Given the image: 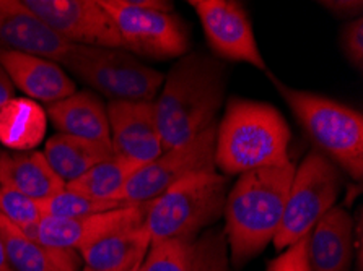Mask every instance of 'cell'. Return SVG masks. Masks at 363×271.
I'll use <instances>...</instances> for the list:
<instances>
[{
  "label": "cell",
  "mask_w": 363,
  "mask_h": 271,
  "mask_svg": "<svg viewBox=\"0 0 363 271\" xmlns=\"http://www.w3.org/2000/svg\"><path fill=\"white\" fill-rule=\"evenodd\" d=\"M227 91L222 60L188 52L176 62L153 101L163 149L183 146L216 125Z\"/></svg>",
  "instance_id": "cell-1"
},
{
  "label": "cell",
  "mask_w": 363,
  "mask_h": 271,
  "mask_svg": "<svg viewBox=\"0 0 363 271\" xmlns=\"http://www.w3.org/2000/svg\"><path fill=\"white\" fill-rule=\"evenodd\" d=\"M295 169L290 161L247 171L227 193L223 232L235 267H243L272 242L282 223Z\"/></svg>",
  "instance_id": "cell-2"
},
{
  "label": "cell",
  "mask_w": 363,
  "mask_h": 271,
  "mask_svg": "<svg viewBox=\"0 0 363 271\" xmlns=\"http://www.w3.org/2000/svg\"><path fill=\"white\" fill-rule=\"evenodd\" d=\"M290 127L272 104L232 98L217 125L213 164L227 175L290 163Z\"/></svg>",
  "instance_id": "cell-3"
},
{
  "label": "cell",
  "mask_w": 363,
  "mask_h": 271,
  "mask_svg": "<svg viewBox=\"0 0 363 271\" xmlns=\"http://www.w3.org/2000/svg\"><path fill=\"white\" fill-rule=\"evenodd\" d=\"M298 124L318 151L342 168L354 180L363 177V115L360 110L316 93L295 90L269 74Z\"/></svg>",
  "instance_id": "cell-4"
},
{
  "label": "cell",
  "mask_w": 363,
  "mask_h": 271,
  "mask_svg": "<svg viewBox=\"0 0 363 271\" xmlns=\"http://www.w3.org/2000/svg\"><path fill=\"white\" fill-rule=\"evenodd\" d=\"M228 177L216 169L194 173L147 204L145 228L150 242L189 239L223 214ZM150 244V246H152Z\"/></svg>",
  "instance_id": "cell-5"
},
{
  "label": "cell",
  "mask_w": 363,
  "mask_h": 271,
  "mask_svg": "<svg viewBox=\"0 0 363 271\" xmlns=\"http://www.w3.org/2000/svg\"><path fill=\"white\" fill-rule=\"evenodd\" d=\"M59 65L109 101H155L164 75L123 49L72 44Z\"/></svg>",
  "instance_id": "cell-6"
},
{
  "label": "cell",
  "mask_w": 363,
  "mask_h": 271,
  "mask_svg": "<svg viewBox=\"0 0 363 271\" xmlns=\"http://www.w3.org/2000/svg\"><path fill=\"white\" fill-rule=\"evenodd\" d=\"M342 175L339 168L318 149H313L295 169L285 203L284 218L274 236L279 252L303 239L339 198Z\"/></svg>",
  "instance_id": "cell-7"
},
{
  "label": "cell",
  "mask_w": 363,
  "mask_h": 271,
  "mask_svg": "<svg viewBox=\"0 0 363 271\" xmlns=\"http://www.w3.org/2000/svg\"><path fill=\"white\" fill-rule=\"evenodd\" d=\"M116 25L125 51L142 57L168 60L189 52V30L173 12L147 8L134 0H100Z\"/></svg>",
  "instance_id": "cell-8"
},
{
  "label": "cell",
  "mask_w": 363,
  "mask_h": 271,
  "mask_svg": "<svg viewBox=\"0 0 363 271\" xmlns=\"http://www.w3.org/2000/svg\"><path fill=\"white\" fill-rule=\"evenodd\" d=\"M216 134L217 125H213L183 146L164 149L160 156L142 166L130 177L124 189L118 193L116 202L123 204L150 203L184 177L216 169Z\"/></svg>",
  "instance_id": "cell-9"
},
{
  "label": "cell",
  "mask_w": 363,
  "mask_h": 271,
  "mask_svg": "<svg viewBox=\"0 0 363 271\" xmlns=\"http://www.w3.org/2000/svg\"><path fill=\"white\" fill-rule=\"evenodd\" d=\"M199 18L208 46L220 59L247 64L267 74L250 15L236 0H189Z\"/></svg>",
  "instance_id": "cell-10"
},
{
  "label": "cell",
  "mask_w": 363,
  "mask_h": 271,
  "mask_svg": "<svg viewBox=\"0 0 363 271\" xmlns=\"http://www.w3.org/2000/svg\"><path fill=\"white\" fill-rule=\"evenodd\" d=\"M64 41L77 46L123 49L124 42L100 0H23Z\"/></svg>",
  "instance_id": "cell-11"
},
{
  "label": "cell",
  "mask_w": 363,
  "mask_h": 271,
  "mask_svg": "<svg viewBox=\"0 0 363 271\" xmlns=\"http://www.w3.org/2000/svg\"><path fill=\"white\" fill-rule=\"evenodd\" d=\"M147 204H125L82 218H43L26 232L43 246L80 252L104 236L144 224Z\"/></svg>",
  "instance_id": "cell-12"
},
{
  "label": "cell",
  "mask_w": 363,
  "mask_h": 271,
  "mask_svg": "<svg viewBox=\"0 0 363 271\" xmlns=\"http://www.w3.org/2000/svg\"><path fill=\"white\" fill-rule=\"evenodd\" d=\"M106 110L116 156L144 166L164 151L152 101H109Z\"/></svg>",
  "instance_id": "cell-13"
},
{
  "label": "cell",
  "mask_w": 363,
  "mask_h": 271,
  "mask_svg": "<svg viewBox=\"0 0 363 271\" xmlns=\"http://www.w3.org/2000/svg\"><path fill=\"white\" fill-rule=\"evenodd\" d=\"M72 44L64 41L20 0H0V49L60 62Z\"/></svg>",
  "instance_id": "cell-14"
},
{
  "label": "cell",
  "mask_w": 363,
  "mask_h": 271,
  "mask_svg": "<svg viewBox=\"0 0 363 271\" xmlns=\"http://www.w3.org/2000/svg\"><path fill=\"white\" fill-rule=\"evenodd\" d=\"M0 65L13 88H18L36 103L41 101L49 106L77 91L75 81L62 65L40 55L0 49Z\"/></svg>",
  "instance_id": "cell-15"
},
{
  "label": "cell",
  "mask_w": 363,
  "mask_h": 271,
  "mask_svg": "<svg viewBox=\"0 0 363 271\" xmlns=\"http://www.w3.org/2000/svg\"><path fill=\"white\" fill-rule=\"evenodd\" d=\"M355 221L344 207H333L308 236L311 271H352L355 255Z\"/></svg>",
  "instance_id": "cell-16"
},
{
  "label": "cell",
  "mask_w": 363,
  "mask_h": 271,
  "mask_svg": "<svg viewBox=\"0 0 363 271\" xmlns=\"http://www.w3.org/2000/svg\"><path fill=\"white\" fill-rule=\"evenodd\" d=\"M0 244L15 271H80L84 267L79 252L40 244L2 213Z\"/></svg>",
  "instance_id": "cell-17"
},
{
  "label": "cell",
  "mask_w": 363,
  "mask_h": 271,
  "mask_svg": "<svg viewBox=\"0 0 363 271\" xmlns=\"http://www.w3.org/2000/svg\"><path fill=\"white\" fill-rule=\"evenodd\" d=\"M46 114L59 134L111 146L108 110L95 93L75 91L62 101L49 104Z\"/></svg>",
  "instance_id": "cell-18"
},
{
  "label": "cell",
  "mask_w": 363,
  "mask_h": 271,
  "mask_svg": "<svg viewBox=\"0 0 363 271\" xmlns=\"http://www.w3.org/2000/svg\"><path fill=\"white\" fill-rule=\"evenodd\" d=\"M0 185L18 190L35 200H48L65 189L43 151H4L0 159Z\"/></svg>",
  "instance_id": "cell-19"
},
{
  "label": "cell",
  "mask_w": 363,
  "mask_h": 271,
  "mask_svg": "<svg viewBox=\"0 0 363 271\" xmlns=\"http://www.w3.org/2000/svg\"><path fill=\"white\" fill-rule=\"evenodd\" d=\"M150 234L145 223L104 236L79 252L84 267L95 271H129L145 258L150 247Z\"/></svg>",
  "instance_id": "cell-20"
},
{
  "label": "cell",
  "mask_w": 363,
  "mask_h": 271,
  "mask_svg": "<svg viewBox=\"0 0 363 271\" xmlns=\"http://www.w3.org/2000/svg\"><path fill=\"white\" fill-rule=\"evenodd\" d=\"M48 114L30 98H10L0 106V145L9 151H33L41 145Z\"/></svg>",
  "instance_id": "cell-21"
},
{
  "label": "cell",
  "mask_w": 363,
  "mask_h": 271,
  "mask_svg": "<svg viewBox=\"0 0 363 271\" xmlns=\"http://www.w3.org/2000/svg\"><path fill=\"white\" fill-rule=\"evenodd\" d=\"M44 158L65 184L74 182L93 166L113 156V148L69 135H52L43 149Z\"/></svg>",
  "instance_id": "cell-22"
},
{
  "label": "cell",
  "mask_w": 363,
  "mask_h": 271,
  "mask_svg": "<svg viewBox=\"0 0 363 271\" xmlns=\"http://www.w3.org/2000/svg\"><path fill=\"white\" fill-rule=\"evenodd\" d=\"M142 168L140 164L113 154L100 164L93 166L84 175L65 184V189L95 200L116 202L118 193L124 189L128 180ZM119 203V202H118Z\"/></svg>",
  "instance_id": "cell-23"
},
{
  "label": "cell",
  "mask_w": 363,
  "mask_h": 271,
  "mask_svg": "<svg viewBox=\"0 0 363 271\" xmlns=\"http://www.w3.org/2000/svg\"><path fill=\"white\" fill-rule=\"evenodd\" d=\"M41 212L44 218H82L90 217V214L109 212V209L125 207L118 202H104L95 200V198L85 197L82 193L70 192L64 189L57 195H54L48 200L40 202Z\"/></svg>",
  "instance_id": "cell-24"
},
{
  "label": "cell",
  "mask_w": 363,
  "mask_h": 271,
  "mask_svg": "<svg viewBox=\"0 0 363 271\" xmlns=\"http://www.w3.org/2000/svg\"><path fill=\"white\" fill-rule=\"evenodd\" d=\"M194 241L173 239L152 244L142 262V271H191Z\"/></svg>",
  "instance_id": "cell-25"
},
{
  "label": "cell",
  "mask_w": 363,
  "mask_h": 271,
  "mask_svg": "<svg viewBox=\"0 0 363 271\" xmlns=\"http://www.w3.org/2000/svg\"><path fill=\"white\" fill-rule=\"evenodd\" d=\"M191 271H230V253L223 231L203 232L194 241Z\"/></svg>",
  "instance_id": "cell-26"
},
{
  "label": "cell",
  "mask_w": 363,
  "mask_h": 271,
  "mask_svg": "<svg viewBox=\"0 0 363 271\" xmlns=\"http://www.w3.org/2000/svg\"><path fill=\"white\" fill-rule=\"evenodd\" d=\"M0 213L25 231L31 229L44 218L40 200L4 185H0Z\"/></svg>",
  "instance_id": "cell-27"
},
{
  "label": "cell",
  "mask_w": 363,
  "mask_h": 271,
  "mask_svg": "<svg viewBox=\"0 0 363 271\" xmlns=\"http://www.w3.org/2000/svg\"><path fill=\"white\" fill-rule=\"evenodd\" d=\"M340 49L357 71L363 70V18L347 21L339 35Z\"/></svg>",
  "instance_id": "cell-28"
},
{
  "label": "cell",
  "mask_w": 363,
  "mask_h": 271,
  "mask_svg": "<svg viewBox=\"0 0 363 271\" xmlns=\"http://www.w3.org/2000/svg\"><path fill=\"white\" fill-rule=\"evenodd\" d=\"M308 236L282 250L277 258L269 263L267 271H311L308 263Z\"/></svg>",
  "instance_id": "cell-29"
},
{
  "label": "cell",
  "mask_w": 363,
  "mask_h": 271,
  "mask_svg": "<svg viewBox=\"0 0 363 271\" xmlns=\"http://www.w3.org/2000/svg\"><path fill=\"white\" fill-rule=\"evenodd\" d=\"M339 20H357L362 18L363 2L362 0H321L318 2Z\"/></svg>",
  "instance_id": "cell-30"
},
{
  "label": "cell",
  "mask_w": 363,
  "mask_h": 271,
  "mask_svg": "<svg viewBox=\"0 0 363 271\" xmlns=\"http://www.w3.org/2000/svg\"><path fill=\"white\" fill-rule=\"evenodd\" d=\"M13 93H15V88L12 85V81L5 74V70L2 69V65H0V106H2L4 103H7L10 98H13Z\"/></svg>",
  "instance_id": "cell-31"
},
{
  "label": "cell",
  "mask_w": 363,
  "mask_h": 271,
  "mask_svg": "<svg viewBox=\"0 0 363 271\" xmlns=\"http://www.w3.org/2000/svg\"><path fill=\"white\" fill-rule=\"evenodd\" d=\"M0 271H15L12 267H10L7 257H5L2 244H0Z\"/></svg>",
  "instance_id": "cell-32"
},
{
  "label": "cell",
  "mask_w": 363,
  "mask_h": 271,
  "mask_svg": "<svg viewBox=\"0 0 363 271\" xmlns=\"http://www.w3.org/2000/svg\"><path fill=\"white\" fill-rule=\"evenodd\" d=\"M142 262H144V260H140V262H137L134 267H132L129 271H142Z\"/></svg>",
  "instance_id": "cell-33"
},
{
  "label": "cell",
  "mask_w": 363,
  "mask_h": 271,
  "mask_svg": "<svg viewBox=\"0 0 363 271\" xmlns=\"http://www.w3.org/2000/svg\"><path fill=\"white\" fill-rule=\"evenodd\" d=\"M80 271H95V270H91V268H88V267H82V270Z\"/></svg>",
  "instance_id": "cell-34"
},
{
  "label": "cell",
  "mask_w": 363,
  "mask_h": 271,
  "mask_svg": "<svg viewBox=\"0 0 363 271\" xmlns=\"http://www.w3.org/2000/svg\"><path fill=\"white\" fill-rule=\"evenodd\" d=\"M2 154H4V151H2V149H0V159H2Z\"/></svg>",
  "instance_id": "cell-35"
}]
</instances>
